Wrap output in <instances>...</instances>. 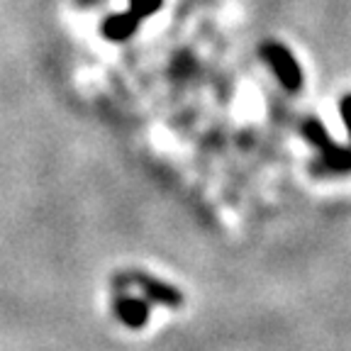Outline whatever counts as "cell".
Listing matches in <instances>:
<instances>
[{
    "mask_svg": "<svg viewBox=\"0 0 351 351\" xmlns=\"http://www.w3.org/2000/svg\"><path fill=\"white\" fill-rule=\"evenodd\" d=\"M305 137L310 139V144L319 149L322 161L327 164V169L332 171H349L351 169V152L341 149L339 144L332 142L327 132H324L322 122L319 120H307L305 122Z\"/></svg>",
    "mask_w": 351,
    "mask_h": 351,
    "instance_id": "obj_2",
    "label": "cell"
},
{
    "mask_svg": "<svg viewBox=\"0 0 351 351\" xmlns=\"http://www.w3.org/2000/svg\"><path fill=\"white\" fill-rule=\"evenodd\" d=\"M139 17H134L132 12H127V15H120V17H110V22L105 25V34H108L110 39H115V42H122V39L130 37L134 29L139 27Z\"/></svg>",
    "mask_w": 351,
    "mask_h": 351,
    "instance_id": "obj_4",
    "label": "cell"
},
{
    "mask_svg": "<svg viewBox=\"0 0 351 351\" xmlns=\"http://www.w3.org/2000/svg\"><path fill=\"white\" fill-rule=\"evenodd\" d=\"M115 313L125 324H130V327H139V324L147 319V305H144L142 300H137V298L125 295V298H117Z\"/></svg>",
    "mask_w": 351,
    "mask_h": 351,
    "instance_id": "obj_3",
    "label": "cell"
},
{
    "mask_svg": "<svg viewBox=\"0 0 351 351\" xmlns=\"http://www.w3.org/2000/svg\"><path fill=\"white\" fill-rule=\"evenodd\" d=\"M161 8V0H132V15L144 20V17L154 15Z\"/></svg>",
    "mask_w": 351,
    "mask_h": 351,
    "instance_id": "obj_5",
    "label": "cell"
},
{
    "mask_svg": "<svg viewBox=\"0 0 351 351\" xmlns=\"http://www.w3.org/2000/svg\"><path fill=\"white\" fill-rule=\"evenodd\" d=\"M258 54H261L263 64L269 66L271 73L278 78V83L285 88V90H291V93L300 90L302 69L295 61V56L291 54L288 47H283V44H278V42H266V44H261Z\"/></svg>",
    "mask_w": 351,
    "mask_h": 351,
    "instance_id": "obj_1",
    "label": "cell"
},
{
    "mask_svg": "<svg viewBox=\"0 0 351 351\" xmlns=\"http://www.w3.org/2000/svg\"><path fill=\"white\" fill-rule=\"evenodd\" d=\"M341 120H344L346 125V132H349V139H351V95H344L341 98Z\"/></svg>",
    "mask_w": 351,
    "mask_h": 351,
    "instance_id": "obj_6",
    "label": "cell"
}]
</instances>
